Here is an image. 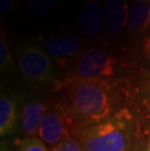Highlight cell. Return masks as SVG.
<instances>
[{
	"label": "cell",
	"instance_id": "6da1fadb",
	"mask_svg": "<svg viewBox=\"0 0 150 151\" xmlns=\"http://www.w3.org/2000/svg\"><path fill=\"white\" fill-rule=\"evenodd\" d=\"M109 87L103 81L70 79L65 86L70 112L80 125L100 123L110 118Z\"/></svg>",
	"mask_w": 150,
	"mask_h": 151
},
{
	"label": "cell",
	"instance_id": "7a4b0ae2",
	"mask_svg": "<svg viewBox=\"0 0 150 151\" xmlns=\"http://www.w3.org/2000/svg\"><path fill=\"white\" fill-rule=\"evenodd\" d=\"M84 151H128L130 134L120 119L109 118L100 123L80 125L75 133Z\"/></svg>",
	"mask_w": 150,
	"mask_h": 151
},
{
	"label": "cell",
	"instance_id": "3957f363",
	"mask_svg": "<svg viewBox=\"0 0 150 151\" xmlns=\"http://www.w3.org/2000/svg\"><path fill=\"white\" fill-rule=\"evenodd\" d=\"M20 73L29 83L46 86L54 81L55 67L46 51L35 45H25L18 54Z\"/></svg>",
	"mask_w": 150,
	"mask_h": 151
},
{
	"label": "cell",
	"instance_id": "277c9868",
	"mask_svg": "<svg viewBox=\"0 0 150 151\" xmlns=\"http://www.w3.org/2000/svg\"><path fill=\"white\" fill-rule=\"evenodd\" d=\"M117 60L112 55L100 49L83 52L72 70V80L103 81L115 73Z\"/></svg>",
	"mask_w": 150,
	"mask_h": 151
},
{
	"label": "cell",
	"instance_id": "5b68a950",
	"mask_svg": "<svg viewBox=\"0 0 150 151\" xmlns=\"http://www.w3.org/2000/svg\"><path fill=\"white\" fill-rule=\"evenodd\" d=\"M78 127L75 126L71 112H67L60 104H56L48 108L38 136L43 142L54 146L60 141L75 137Z\"/></svg>",
	"mask_w": 150,
	"mask_h": 151
},
{
	"label": "cell",
	"instance_id": "8992f818",
	"mask_svg": "<svg viewBox=\"0 0 150 151\" xmlns=\"http://www.w3.org/2000/svg\"><path fill=\"white\" fill-rule=\"evenodd\" d=\"M78 22L86 34L95 36L100 32L105 22V14L98 0H87L79 13Z\"/></svg>",
	"mask_w": 150,
	"mask_h": 151
},
{
	"label": "cell",
	"instance_id": "52a82bcc",
	"mask_svg": "<svg viewBox=\"0 0 150 151\" xmlns=\"http://www.w3.org/2000/svg\"><path fill=\"white\" fill-rule=\"evenodd\" d=\"M105 8V25L111 34H118L129 22V6L125 0H106Z\"/></svg>",
	"mask_w": 150,
	"mask_h": 151
},
{
	"label": "cell",
	"instance_id": "ba28073f",
	"mask_svg": "<svg viewBox=\"0 0 150 151\" xmlns=\"http://www.w3.org/2000/svg\"><path fill=\"white\" fill-rule=\"evenodd\" d=\"M46 53L56 60H66L81 51L82 42L75 37L51 36L44 44Z\"/></svg>",
	"mask_w": 150,
	"mask_h": 151
},
{
	"label": "cell",
	"instance_id": "9c48e42d",
	"mask_svg": "<svg viewBox=\"0 0 150 151\" xmlns=\"http://www.w3.org/2000/svg\"><path fill=\"white\" fill-rule=\"evenodd\" d=\"M47 110V105L38 101L25 105L21 115V123L23 131L28 137H36L38 134Z\"/></svg>",
	"mask_w": 150,
	"mask_h": 151
},
{
	"label": "cell",
	"instance_id": "30bf717a",
	"mask_svg": "<svg viewBox=\"0 0 150 151\" xmlns=\"http://www.w3.org/2000/svg\"><path fill=\"white\" fill-rule=\"evenodd\" d=\"M129 30L141 34L150 27V1L133 3L129 13Z\"/></svg>",
	"mask_w": 150,
	"mask_h": 151
},
{
	"label": "cell",
	"instance_id": "8fae6325",
	"mask_svg": "<svg viewBox=\"0 0 150 151\" xmlns=\"http://www.w3.org/2000/svg\"><path fill=\"white\" fill-rule=\"evenodd\" d=\"M17 124V108L14 99L6 94L0 98V134L2 137L12 134Z\"/></svg>",
	"mask_w": 150,
	"mask_h": 151
},
{
	"label": "cell",
	"instance_id": "7c38bea8",
	"mask_svg": "<svg viewBox=\"0 0 150 151\" xmlns=\"http://www.w3.org/2000/svg\"><path fill=\"white\" fill-rule=\"evenodd\" d=\"M59 0H27V13L32 18H39L52 11Z\"/></svg>",
	"mask_w": 150,
	"mask_h": 151
},
{
	"label": "cell",
	"instance_id": "4fadbf2b",
	"mask_svg": "<svg viewBox=\"0 0 150 151\" xmlns=\"http://www.w3.org/2000/svg\"><path fill=\"white\" fill-rule=\"evenodd\" d=\"M21 151H49L39 137H27L22 141Z\"/></svg>",
	"mask_w": 150,
	"mask_h": 151
},
{
	"label": "cell",
	"instance_id": "5bb4252c",
	"mask_svg": "<svg viewBox=\"0 0 150 151\" xmlns=\"http://www.w3.org/2000/svg\"><path fill=\"white\" fill-rule=\"evenodd\" d=\"M52 151H84V149L77 137H73L54 145Z\"/></svg>",
	"mask_w": 150,
	"mask_h": 151
},
{
	"label": "cell",
	"instance_id": "9a60e30c",
	"mask_svg": "<svg viewBox=\"0 0 150 151\" xmlns=\"http://www.w3.org/2000/svg\"><path fill=\"white\" fill-rule=\"evenodd\" d=\"M11 63V56L9 47L6 40V35L3 30H1V39H0V66L1 69H5Z\"/></svg>",
	"mask_w": 150,
	"mask_h": 151
},
{
	"label": "cell",
	"instance_id": "2e32d148",
	"mask_svg": "<svg viewBox=\"0 0 150 151\" xmlns=\"http://www.w3.org/2000/svg\"><path fill=\"white\" fill-rule=\"evenodd\" d=\"M15 0H0V14L4 15L11 10Z\"/></svg>",
	"mask_w": 150,
	"mask_h": 151
},
{
	"label": "cell",
	"instance_id": "e0dca14e",
	"mask_svg": "<svg viewBox=\"0 0 150 151\" xmlns=\"http://www.w3.org/2000/svg\"><path fill=\"white\" fill-rule=\"evenodd\" d=\"M142 53L144 55V57L150 60V35L143 40L142 43Z\"/></svg>",
	"mask_w": 150,
	"mask_h": 151
},
{
	"label": "cell",
	"instance_id": "ac0fdd59",
	"mask_svg": "<svg viewBox=\"0 0 150 151\" xmlns=\"http://www.w3.org/2000/svg\"><path fill=\"white\" fill-rule=\"evenodd\" d=\"M135 151H150V141L145 142L144 144H141V145Z\"/></svg>",
	"mask_w": 150,
	"mask_h": 151
},
{
	"label": "cell",
	"instance_id": "d6986e66",
	"mask_svg": "<svg viewBox=\"0 0 150 151\" xmlns=\"http://www.w3.org/2000/svg\"><path fill=\"white\" fill-rule=\"evenodd\" d=\"M127 1H130V2L136 3V2H142V1H150V0H127Z\"/></svg>",
	"mask_w": 150,
	"mask_h": 151
}]
</instances>
